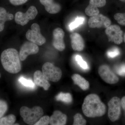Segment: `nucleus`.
Segmentation results:
<instances>
[{
    "instance_id": "f257e3e1",
    "label": "nucleus",
    "mask_w": 125,
    "mask_h": 125,
    "mask_svg": "<svg viewBox=\"0 0 125 125\" xmlns=\"http://www.w3.org/2000/svg\"><path fill=\"white\" fill-rule=\"evenodd\" d=\"M82 108L84 114L90 118L103 116L106 111V105L101 101L99 96L94 94L85 97Z\"/></svg>"
},
{
    "instance_id": "f03ea898",
    "label": "nucleus",
    "mask_w": 125,
    "mask_h": 125,
    "mask_svg": "<svg viewBox=\"0 0 125 125\" xmlns=\"http://www.w3.org/2000/svg\"><path fill=\"white\" fill-rule=\"evenodd\" d=\"M0 60L3 68L9 73L16 74L21 70L19 54L16 49L13 48L5 49L1 55Z\"/></svg>"
},
{
    "instance_id": "7ed1b4c3",
    "label": "nucleus",
    "mask_w": 125,
    "mask_h": 125,
    "mask_svg": "<svg viewBox=\"0 0 125 125\" xmlns=\"http://www.w3.org/2000/svg\"><path fill=\"white\" fill-rule=\"evenodd\" d=\"M43 111L40 106H35L30 108L26 106L22 107L20 109V114L25 122L28 125H34L42 117Z\"/></svg>"
},
{
    "instance_id": "20e7f679",
    "label": "nucleus",
    "mask_w": 125,
    "mask_h": 125,
    "mask_svg": "<svg viewBox=\"0 0 125 125\" xmlns=\"http://www.w3.org/2000/svg\"><path fill=\"white\" fill-rule=\"evenodd\" d=\"M42 72L48 81L57 82L61 79L62 72L59 67H56L50 62H46L42 67Z\"/></svg>"
},
{
    "instance_id": "39448f33",
    "label": "nucleus",
    "mask_w": 125,
    "mask_h": 125,
    "mask_svg": "<svg viewBox=\"0 0 125 125\" xmlns=\"http://www.w3.org/2000/svg\"><path fill=\"white\" fill-rule=\"evenodd\" d=\"M108 115L110 120L112 122L118 120L121 112V99L115 96L110 99L108 103Z\"/></svg>"
},
{
    "instance_id": "423d86ee",
    "label": "nucleus",
    "mask_w": 125,
    "mask_h": 125,
    "mask_svg": "<svg viewBox=\"0 0 125 125\" xmlns=\"http://www.w3.org/2000/svg\"><path fill=\"white\" fill-rule=\"evenodd\" d=\"M31 29H29L26 33V37L30 42L37 45L41 46L46 42V39L40 32L39 25L34 23L31 25Z\"/></svg>"
},
{
    "instance_id": "0eeeda50",
    "label": "nucleus",
    "mask_w": 125,
    "mask_h": 125,
    "mask_svg": "<svg viewBox=\"0 0 125 125\" xmlns=\"http://www.w3.org/2000/svg\"><path fill=\"white\" fill-rule=\"evenodd\" d=\"M38 13L36 7L32 6L29 7L25 13L21 11L17 12L15 16V20L18 24L24 26L29 22L30 20L34 19Z\"/></svg>"
},
{
    "instance_id": "6e6552de",
    "label": "nucleus",
    "mask_w": 125,
    "mask_h": 125,
    "mask_svg": "<svg viewBox=\"0 0 125 125\" xmlns=\"http://www.w3.org/2000/svg\"><path fill=\"white\" fill-rule=\"evenodd\" d=\"M105 32L109 42H112L117 45L123 42V32L118 25H111L106 28Z\"/></svg>"
},
{
    "instance_id": "1a4fd4ad",
    "label": "nucleus",
    "mask_w": 125,
    "mask_h": 125,
    "mask_svg": "<svg viewBox=\"0 0 125 125\" xmlns=\"http://www.w3.org/2000/svg\"><path fill=\"white\" fill-rule=\"evenodd\" d=\"M99 74L105 83L113 84L118 82L119 79L115 73L107 65H103L98 69Z\"/></svg>"
},
{
    "instance_id": "9d476101",
    "label": "nucleus",
    "mask_w": 125,
    "mask_h": 125,
    "mask_svg": "<svg viewBox=\"0 0 125 125\" xmlns=\"http://www.w3.org/2000/svg\"><path fill=\"white\" fill-rule=\"evenodd\" d=\"M111 24V20L102 14H99L97 15L92 16L89 18L88 24L92 28H106Z\"/></svg>"
},
{
    "instance_id": "9b49d317",
    "label": "nucleus",
    "mask_w": 125,
    "mask_h": 125,
    "mask_svg": "<svg viewBox=\"0 0 125 125\" xmlns=\"http://www.w3.org/2000/svg\"><path fill=\"white\" fill-rule=\"evenodd\" d=\"M39 51V48L37 45L31 42H26L22 45L20 51L21 61H24L28 56L37 54Z\"/></svg>"
},
{
    "instance_id": "f8f14e48",
    "label": "nucleus",
    "mask_w": 125,
    "mask_h": 125,
    "mask_svg": "<svg viewBox=\"0 0 125 125\" xmlns=\"http://www.w3.org/2000/svg\"><path fill=\"white\" fill-rule=\"evenodd\" d=\"M52 35L53 46L60 51H64L65 48V45L64 40L65 33L63 30L60 28H57L53 31Z\"/></svg>"
},
{
    "instance_id": "ddd939ff",
    "label": "nucleus",
    "mask_w": 125,
    "mask_h": 125,
    "mask_svg": "<svg viewBox=\"0 0 125 125\" xmlns=\"http://www.w3.org/2000/svg\"><path fill=\"white\" fill-rule=\"evenodd\" d=\"M106 2V0H90L85 9V14L90 17L97 15L99 13L98 8L105 6Z\"/></svg>"
},
{
    "instance_id": "4468645a",
    "label": "nucleus",
    "mask_w": 125,
    "mask_h": 125,
    "mask_svg": "<svg viewBox=\"0 0 125 125\" xmlns=\"http://www.w3.org/2000/svg\"><path fill=\"white\" fill-rule=\"evenodd\" d=\"M72 47L74 51H83L85 47L84 41L81 35L77 33H73L70 35Z\"/></svg>"
},
{
    "instance_id": "2eb2a0df",
    "label": "nucleus",
    "mask_w": 125,
    "mask_h": 125,
    "mask_svg": "<svg viewBox=\"0 0 125 125\" xmlns=\"http://www.w3.org/2000/svg\"><path fill=\"white\" fill-rule=\"evenodd\" d=\"M33 79L36 85L42 87L45 90H47L51 86L48 80L44 76L42 72L40 71H37L34 72Z\"/></svg>"
},
{
    "instance_id": "dca6fc26",
    "label": "nucleus",
    "mask_w": 125,
    "mask_h": 125,
    "mask_svg": "<svg viewBox=\"0 0 125 125\" xmlns=\"http://www.w3.org/2000/svg\"><path fill=\"white\" fill-rule=\"evenodd\" d=\"M41 4L44 6L45 10L48 13L55 14L60 12L61 9L60 4L54 1V0H39Z\"/></svg>"
},
{
    "instance_id": "f3484780",
    "label": "nucleus",
    "mask_w": 125,
    "mask_h": 125,
    "mask_svg": "<svg viewBox=\"0 0 125 125\" xmlns=\"http://www.w3.org/2000/svg\"><path fill=\"white\" fill-rule=\"evenodd\" d=\"M66 115L59 111H56L50 117V124L51 125H65L67 121Z\"/></svg>"
},
{
    "instance_id": "a211bd4d",
    "label": "nucleus",
    "mask_w": 125,
    "mask_h": 125,
    "mask_svg": "<svg viewBox=\"0 0 125 125\" xmlns=\"http://www.w3.org/2000/svg\"><path fill=\"white\" fill-rule=\"evenodd\" d=\"M74 84L78 85L83 90H87L90 87L89 82L83 76L78 74H74L72 76Z\"/></svg>"
},
{
    "instance_id": "6ab92c4d",
    "label": "nucleus",
    "mask_w": 125,
    "mask_h": 125,
    "mask_svg": "<svg viewBox=\"0 0 125 125\" xmlns=\"http://www.w3.org/2000/svg\"><path fill=\"white\" fill-rule=\"evenodd\" d=\"M13 18L12 14L7 13L5 8L0 7V32L3 31L4 28L5 22L12 20Z\"/></svg>"
},
{
    "instance_id": "aec40b11",
    "label": "nucleus",
    "mask_w": 125,
    "mask_h": 125,
    "mask_svg": "<svg viewBox=\"0 0 125 125\" xmlns=\"http://www.w3.org/2000/svg\"><path fill=\"white\" fill-rule=\"evenodd\" d=\"M57 101H61L66 103L70 104L72 101V97L69 93H63L61 92L56 97Z\"/></svg>"
},
{
    "instance_id": "412c9836",
    "label": "nucleus",
    "mask_w": 125,
    "mask_h": 125,
    "mask_svg": "<svg viewBox=\"0 0 125 125\" xmlns=\"http://www.w3.org/2000/svg\"><path fill=\"white\" fill-rule=\"evenodd\" d=\"M16 120L14 115L10 114L0 119V125H14Z\"/></svg>"
},
{
    "instance_id": "4be33fe9",
    "label": "nucleus",
    "mask_w": 125,
    "mask_h": 125,
    "mask_svg": "<svg viewBox=\"0 0 125 125\" xmlns=\"http://www.w3.org/2000/svg\"><path fill=\"white\" fill-rule=\"evenodd\" d=\"M85 19L81 16H78L75 18L73 22L71 23L69 25L70 30L72 31L79 27L80 25L83 24L84 22Z\"/></svg>"
},
{
    "instance_id": "5701e85b",
    "label": "nucleus",
    "mask_w": 125,
    "mask_h": 125,
    "mask_svg": "<svg viewBox=\"0 0 125 125\" xmlns=\"http://www.w3.org/2000/svg\"><path fill=\"white\" fill-rule=\"evenodd\" d=\"M87 121L83 118V116L80 113H77L74 116L73 125H85Z\"/></svg>"
},
{
    "instance_id": "b1692460",
    "label": "nucleus",
    "mask_w": 125,
    "mask_h": 125,
    "mask_svg": "<svg viewBox=\"0 0 125 125\" xmlns=\"http://www.w3.org/2000/svg\"><path fill=\"white\" fill-rule=\"evenodd\" d=\"M19 81L20 83L25 87L32 88L35 87V84L31 80L27 79L21 76L19 79Z\"/></svg>"
},
{
    "instance_id": "393cba45",
    "label": "nucleus",
    "mask_w": 125,
    "mask_h": 125,
    "mask_svg": "<svg viewBox=\"0 0 125 125\" xmlns=\"http://www.w3.org/2000/svg\"><path fill=\"white\" fill-rule=\"evenodd\" d=\"M114 17L119 24L125 26V13H117L114 15Z\"/></svg>"
},
{
    "instance_id": "a878e982",
    "label": "nucleus",
    "mask_w": 125,
    "mask_h": 125,
    "mask_svg": "<svg viewBox=\"0 0 125 125\" xmlns=\"http://www.w3.org/2000/svg\"><path fill=\"white\" fill-rule=\"evenodd\" d=\"M8 109V105L5 101L0 99V119L2 118Z\"/></svg>"
},
{
    "instance_id": "bb28decb",
    "label": "nucleus",
    "mask_w": 125,
    "mask_h": 125,
    "mask_svg": "<svg viewBox=\"0 0 125 125\" xmlns=\"http://www.w3.org/2000/svg\"><path fill=\"white\" fill-rule=\"evenodd\" d=\"M120 54L119 49L117 47H114L108 51L107 52V56L109 58H113L116 57Z\"/></svg>"
},
{
    "instance_id": "cd10ccee",
    "label": "nucleus",
    "mask_w": 125,
    "mask_h": 125,
    "mask_svg": "<svg viewBox=\"0 0 125 125\" xmlns=\"http://www.w3.org/2000/svg\"><path fill=\"white\" fill-rule=\"evenodd\" d=\"M75 60L77 62L78 64L80 66L81 68L84 70H87L88 69V66L87 62L83 60L81 56L77 55L75 56Z\"/></svg>"
},
{
    "instance_id": "c85d7f7f",
    "label": "nucleus",
    "mask_w": 125,
    "mask_h": 125,
    "mask_svg": "<svg viewBox=\"0 0 125 125\" xmlns=\"http://www.w3.org/2000/svg\"><path fill=\"white\" fill-rule=\"evenodd\" d=\"M50 117L48 116L42 117L34 125H48L50 123Z\"/></svg>"
},
{
    "instance_id": "c756f323",
    "label": "nucleus",
    "mask_w": 125,
    "mask_h": 125,
    "mask_svg": "<svg viewBox=\"0 0 125 125\" xmlns=\"http://www.w3.org/2000/svg\"><path fill=\"white\" fill-rule=\"evenodd\" d=\"M116 71L118 75L122 76H125V64H122L118 66Z\"/></svg>"
},
{
    "instance_id": "7c9ffc66",
    "label": "nucleus",
    "mask_w": 125,
    "mask_h": 125,
    "mask_svg": "<svg viewBox=\"0 0 125 125\" xmlns=\"http://www.w3.org/2000/svg\"><path fill=\"white\" fill-rule=\"evenodd\" d=\"M9 1L11 4L18 6L23 4L26 3L28 0H9Z\"/></svg>"
},
{
    "instance_id": "2f4dec72",
    "label": "nucleus",
    "mask_w": 125,
    "mask_h": 125,
    "mask_svg": "<svg viewBox=\"0 0 125 125\" xmlns=\"http://www.w3.org/2000/svg\"><path fill=\"white\" fill-rule=\"evenodd\" d=\"M121 107L125 112V96L123 97L121 99Z\"/></svg>"
},
{
    "instance_id": "473e14b6",
    "label": "nucleus",
    "mask_w": 125,
    "mask_h": 125,
    "mask_svg": "<svg viewBox=\"0 0 125 125\" xmlns=\"http://www.w3.org/2000/svg\"><path fill=\"white\" fill-rule=\"evenodd\" d=\"M123 40H124V42L125 43V34H124V36H123Z\"/></svg>"
},
{
    "instance_id": "72a5a7b5",
    "label": "nucleus",
    "mask_w": 125,
    "mask_h": 125,
    "mask_svg": "<svg viewBox=\"0 0 125 125\" xmlns=\"http://www.w3.org/2000/svg\"><path fill=\"white\" fill-rule=\"evenodd\" d=\"M120 0L122 1V2H125V0Z\"/></svg>"
},
{
    "instance_id": "f704fd0d",
    "label": "nucleus",
    "mask_w": 125,
    "mask_h": 125,
    "mask_svg": "<svg viewBox=\"0 0 125 125\" xmlns=\"http://www.w3.org/2000/svg\"><path fill=\"white\" fill-rule=\"evenodd\" d=\"M14 125H19V124H18V123H17V124H14Z\"/></svg>"
},
{
    "instance_id": "c9c22d12",
    "label": "nucleus",
    "mask_w": 125,
    "mask_h": 125,
    "mask_svg": "<svg viewBox=\"0 0 125 125\" xmlns=\"http://www.w3.org/2000/svg\"><path fill=\"white\" fill-rule=\"evenodd\" d=\"M1 77V74L0 73V78Z\"/></svg>"
}]
</instances>
